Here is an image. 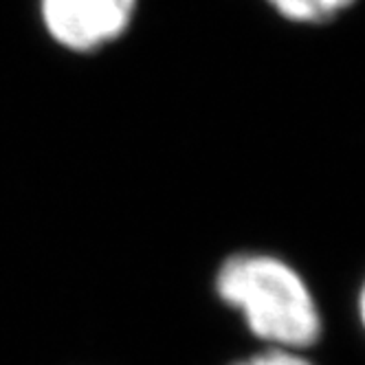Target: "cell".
I'll return each mask as SVG.
<instances>
[{
  "mask_svg": "<svg viewBox=\"0 0 365 365\" xmlns=\"http://www.w3.org/2000/svg\"><path fill=\"white\" fill-rule=\"evenodd\" d=\"M216 293L238 310L249 330L273 348L302 350L317 344L322 317L302 275L267 253L227 257L216 273Z\"/></svg>",
  "mask_w": 365,
  "mask_h": 365,
  "instance_id": "1",
  "label": "cell"
},
{
  "mask_svg": "<svg viewBox=\"0 0 365 365\" xmlns=\"http://www.w3.org/2000/svg\"><path fill=\"white\" fill-rule=\"evenodd\" d=\"M137 0H40L46 34L75 53H93L133 24Z\"/></svg>",
  "mask_w": 365,
  "mask_h": 365,
  "instance_id": "2",
  "label": "cell"
},
{
  "mask_svg": "<svg viewBox=\"0 0 365 365\" xmlns=\"http://www.w3.org/2000/svg\"><path fill=\"white\" fill-rule=\"evenodd\" d=\"M354 0H269V5L293 22H326L348 9Z\"/></svg>",
  "mask_w": 365,
  "mask_h": 365,
  "instance_id": "3",
  "label": "cell"
},
{
  "mask_svg": "<svg viewBox=\"0 0 365 365\" xmlns=\"http://www.w3.org/2000/svg\"><path fill=\"white\" fill-rule=\"evenodd\" d=\"M233 365H312L310 361L302 359L293 350H284V348H271L267 352L253 354L245 361H238Z\"/></svg>",
  "mask_w": 365,
  "mask_h": 365,
  "instance_id": "4",
  "label": "cell"
},
{
  "mask_svg": "<svg viewBox=\"0 0 365 365\" xmlns=\"http://www.w3.org/2000/svg\"><path fill=\"white\" fill-rule=\"evenodd\" d=\"M361 319H363V326H365V286H363V291H361Z\"/></svg>",
  "mask_w": 365,
  "mask_h": 365,
  "instance_id": "5",
  "label": "cell"
}]
</instances>
